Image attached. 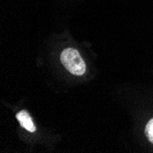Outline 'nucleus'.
<instances>
[{
	"mask_svg": "<svg viewBox=\"0 0 153 153\" xmlns=\"http://www.w3.org/2000/svg\"><path fill=\"white\" fill-rule=\"evenodd\" d=\"M61 62L74 75H82L86 71V64L79 51L73 48H67L61 53Z\"/></svg>",
	"mask_w": 153,
	"mask_h": 153,
	"instance_id": "nucleus-1",
	"label": "nucleus"
},
{
	"mask_svg": "<svg viewBox=\"0 0 153 153\" xmlns=\"http://www.w3.org/2000/svg\"><path fill=\"white\" fill-rule=\"evenodd\" d=\"M17 119L25 129H27L30 132H34L36 131V127L30 116V114L27 112L26 110H22L20 112L17 114Z\"/></svg>",
	"mask_w": 153,
	"mask_h": 153,
	"instance_id": "nucleus-2",
	"label": "nucleus"
},
{
	"mask_svg": "<svg viewBox=\"0 0 153 153\" xmlns=\"http://www.w3.org/2000/svg\"><path fill=\"white\" fill-rule=\"evenodd\" d=\"M145 133L148 137V140L153 144V118L149 121L147 124L146 128H145Z\"/></svg>",
	"mask_w": 153,
	"mask_h": 153,
	"instance_id": "nucleus-3",
	"label": "nucleus"
}]
</instances>
